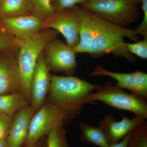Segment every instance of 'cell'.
<instances>
[{
    "instance_id": "obj_25",
    "label": "cell",
    "mask_w": 147,
    "mask_h": 147,
    "mask_svg": "<svg viewBox=\"0 0 147 147\" xmlns=\"http://www.w3.org/2000/svg\"><path fill=\"white\" fill-rule=\"evenodd\" d=\"M131 132L129 133L125 136L123 139H122L120 141L111 145L109 147H127L129 139H130V136H131Z\"/></svg>"
},
{
    "instance_id": "obj_7",
    "label": "cell",
    "mask_w": 147,
    "mask_h": 147,
    "mask_svg": "<svg viewBox=\"0 0 147 147\" xmlns=\"http://www.w3.org/2000/svg\"><path fill=\"white\" fill-rule=\"evenodd\" d=\"M44 50L48 68L68 74L74 73L77 67L76 53L73 47L58 40L48 42Z\"/></svg>"
},
{
    "instance_id": "obj_16",
    "label": "cell",
    "mask_w": 147,
    "mask_h": 147,
    "mask_svg": "<svg viewBox=\"0 0 147 147\" xmlns=\"http://www.w3.org/2000/svg\"><path fill=\"white\" fill-rule=\"evenodd\" d=\"M79 128L82 142L99 147H110L105 134L99 127L93 126L86 123H81Z\"/></svg>"
},
{
    "instance_id": "obj_22",
    "label": "cell",
    "mask_w": 147,
    "mask_h": 147,
    "mask_svg": "<svg viewBox=\"0 0 147 147\" xmlns=\"http://www.w3.org/2000/svg\"><path fill=\"white\" fill-rule=\"evenodd\" d=\"M88 0H56L55 11V13L63 12L73 8L77 4H84Z\"/></svg>"
},
{
    "instance_id": "obj_3",
    "label": "cell",
    "mask_w": 147,
    "mask_h": 147,
    "mask_svg": "<svg viewBox=\"0 0 147 147\" xmlns=\"http://www.w3.org/2000/svg\"><path fill=\"white\" fill-rule=\"evenodd\" d=\"M57 32L55 30L48 29L34 35L19 40L17 69L21 92L28 99L30 98L32 76L38 59L48 42L55 39Z\"/></svg>"
},
{
    "instance_id": "obj_24",
    "label": "cell",
    "mask_w": 147,
    "mask_h": 147,
    "mask_svg": "<svg viewBox=\"0 0 147 147\" xmlns=\"http://www.w3.org/2000/svg\"><path fill=\"white\" fill-rule=\"evenodd\" d=\"M11 122L10 116L0 114V139H6Z\"/></svg>"
},
{
    "instance_id": "obj_17",
    "label": "cell",
    "mask_w": 147,
    "mask_h": 147,
    "mask_svg": "<svg viewBox=\"0 0 147 147\" xmlns=\"http://www.w3.org/2000/svg\"><path fill=\"white\" fill-rule=\"evenodd\" d=\"M0 5V15L16 16L25 13L29 7L28 0H2Z\"/></svg>"
},
{
    "instance_id": "obj_21",
    "label": "cell",
    "mask_w": 147,
    "mask_h": 147,
    "mask_svg": "<svg viewBox=\"0 0 147 147\" xmlns=\"http://www.w3.org/2000/svg\"><path fill=\"white\" fill-rule=\"evenodd\" d=\"M125 44L127 49L131 55H136L142 59H147V38L134 43L125 42Z\"/></svg>"
},
{
    "instance_id": "obj_2",
    "label": "cell",
    "mask_w": 147,
    "mask_h": 147,
    "mask_svg": "<svg viewBox=\"0 0 147 147\" xmlns=\"http://www.w3.org/2000/svg\"><path fill=\"white\" fill-rule=\"evenodd\" d=\"M72 76H50L49 98L65 112L67 117L81 112L85 105L87 95L101 86Z\"/></svg>"
},
{
    "instance_id": "obj_6",
    "label": "cell",
    "mask_w": 147,
    "mask_h": 147,
    "mask_svg": "<svg viewBox=\"0 0 147 147\" xmlns=\"http://www.w3.org/2000/svg\"><path fill=\"white\" fill-rule=\"evenodd\" d=\"M66 118L65 112L53 102L43 105L32 117L25 147L35 146L43 135L48 134L55 127L62 126Z\"/></svg>"
},
{
    "instance_id": "obj_11",
    "label": "cell",
    "mask_w": 147,
    "mask_h": 147,
    "mask_svg": "<svg viewBox=\"0 0 147 147\" xmlns=\"http://www.w3.org/2000/svg\"><path fill=\"white\" fill-rule=\"evenodd\" d=\"M50 85L49 68L45 56L41 54L32 76L30 99L32 108L35 110L40 108L45 100Z\"/></svg>"
},
{
    "instance_id": "obj_12",
    "label": "cell",
    "mask_w": 147,
    "mask_h": 147,
    "mask_svg": "<svg viewBox=\"0 0 147 147\" xmlns=\"http://www.w3.org/2000/svg\"><path fill=\"white\" fill-rule=\"evenodd\" d=\"M3 23L17 39L26 38L39 32L43 28L44 21L34 15L5 16Z\"/></svg>"
},
{
    "instance_id": "obj_14",
    "label": "cell",
    "mask_w": 147,
    "mask_h": 147,
    "mask_svg": "<svg viewBox=\"0 0 147 147\" xmlns=\"http://www.w3.org/2000/svg\"><path fill=\"white\" fill-rule=\"evenodd\" d=\"M21 92V82L17 65L0 62V94Z\"/></svg>"
},
{
    "instance_id": "obj_20",
    "label": "cell",
    "mask_w": 147,
    "mask_h": 147,
    "mask_svg": "<svg viewBox=\"0 0 147 147\" xmlns=\"http://www.w3.org/2000/svg\"><path fill=\"white\" fill-rule=\"evenodd\" d=\"M47 147H68L62 126L55 127L48 133Z\"/></svg>"
},
{
    "instance_id": "obj_13",
    "label": "cell",
    "mask_w": 147,
    "mask_h": 147,
    "mask_svg": "<svg viewBox=\"0 0 147 147\" xmlns=\"http://www.w3.org/2000/svg\"><path fill=\"white\" fill-rule=\"evenodd\" d=\"M35 110L27 106L18 110L11 122L6 138L8 147H21L26 140L29 125Z\"/></svg>"
},
{
    "instance_id": "obj_4",
    "label": "cell",
    "mask_w": 147,
    "mask_h": 147,
    "mask_svg": "<svg viewBox=\"0 0 147 147\" xmlns=\"http://www.w3.org/2000/svg\"><path fill=\"white\" fill-rule=\"evenodd\" d=\"M86 100L94 104L96 101L103 102L109 107L133 113L135 116L147 118L146 100L137 95L129 93L109 82L87 95Z\"/></svg>"
},
{
    "instance_id": "obj_19",
    "label": "cell",
    "mask_w": 147,
    "mask_h": 147,
    "mask_svg": "<svg viewBox=\"0 0 147 147\" xmlns=\"http://www.w3.org/2000/svg\"><path fill=\"white\" fill-rule=\"evenodd\" d=\"M127 147H147V123L146 120L131 132Z\"/></svg>"
},
{
    "instance_id": "obj_9",
    "label": "cell",
    "mask_w": 147,
    "mask_h": 147,
    "mask_svg": "<svg viewBox=\"0 0 147 147\" xmlns=\"http://www.w3.org/2000/svg\"><path fill=\"white\" fill-rule=\"evenodd\" d=\"M107 76L115 79L117 86L126 89L145 100L147 99V74L144 71H137L130 73H118L105 69L98 65L90 76Z\"/></svg>"
},
{
    "instance_id": "obj_15",
    "label": "cell",
    "mask_w": 147,
    "mask_h": 147,
    "mask_svg": "<svg viewBox=\"0 0 147 147\" xmlns=\"http://www.w3.org/2000/svg\"><path fill=\"white\" fill-rule=\"evenodd\" d=\"M27 99L21 92L0 94V114L11 117L27 106Z\"/></svg>"
},
{
    "instance_id": "obj_10",
    "label": "cell",
    "mask_w": 147,
    "mask_h": 147,
    "mask_svg": "<svg viewBox=\"0 0 147 147\" xmlns=\"http://www.w3.org/2000/svg\"><path fill=\"white\" fill-rule=\"evenodd\" d=\"M145 120L137 116L129 119L122 116V119L117 121L112 115H107L99 121L98 127L105 134L110 146L123 139Z\"/></svg>"
},
{
    "instance_id": "obj_18",
    "label": "cell",
    "mask_w": 147,
    "mask_h": 147,
    "mask_svg": "<svg viewBox=\"0 0 147 147\" xmlns=\"http://www.w3.org/2000/svg\"><path fill=\"white\" fill-rule=\"evenodd\" d=\"M29 6L34 12V15L41 19H49L55 14L52 0H28Z\"/></svg>"
},
{
    "instance_id": "obj_1",
    "label": "cell",
    "mask_w": 147,
    "mask_h": 147,
    "mask_svg": "<svg viewBox=\"0 0 147 147\" xmlns=\"http://www.w3.org/2000/svg\"><path fill=\"white\" fill-rule=\"evenodd\" d=\"M74 9L80 19L79 41L74 48L76 53H86L96 57L112 54L135 61L124 41L127 37L137 41L135 30L111 24L82 7L76 5Z\"/></svg>"
},
{
    "instance_id": "obj_30",
    "label": "cell",
    "mask_w": 147,
    "mask_h": 147,
    "mask_svg": "<svg viewBox=\"0 0 147 147\" xmlns=\"http://www.w3.org/2000/svg\"><path fill=\"white\" fill-rule=\"evenodd\" d=\"M34 147H37L36 146H36H34Z\"/></svg>"
},
{
    "instance_id": "obj_26",
    "label": "cell",
    "mask_w": 147,
    "mask_h": 147,
    "mask_svg": "<svg viewBox=\"0 0 147 147\" xmlns=\"http://www.w3.org/2000/svg\"><path fill=\"white\" fill-rule=\"evenodd\" d=\"M7 46V42L3 37L0 36V51L5 49Z\"/></svg>"
},
{
    "instance_id": "obj_29",
    "label": "cell",
    "mask_w": 147,
    "mask_h": 147,
    "mask_svg": "<svg viewBox=\"0 0 147 147\" xmlns=\"http://www.w3.org/2000/svg\"><path fill=\"white\" fill-rule=\"evenodd\" d=\"M2 1V0H0V3H1V1Z\"/></svg>"
},
{
    "instance_id": "obj_23",
    "label": "cell",
    "mask_w": 147,
    "mask_h": 147,
    "mask_svg": "<svg viewBox=\"0 0 147 147\" xmlns=\"http://www.w3.org/2000/svg\"><path fill=\"white\" fill-rule=\"evenodd\" d=\"M142 9L144 12V17L141 24L136 28L135 31L137 35H139L144 38H147V0H142Z\"/></svg>"
},
{
    "instance_id": "obj_5",
    "label": "cell",
    "mask_w": 147,
    "mask_h": 147,
    "mask_svg": "<svg viewBox=\"0 0 147 147\" xmlns=\"http://www.w3.org/2000/svg\"><path fill=\"white\" fill-rule=\"evenodd\" d=\"M82 7L122 28H126L139 17L137 3L130 0H88Z\"/></svg>"
},
{
    "instance_id": "obj_27",
    "label": "cell",
    "mask_w": 147,
    "mask_h": 147,
    "mask_svg": "<svg viewBox=\"0 0 147 147\" xmlns=\"http://www.w3.org/2000/svg\"><path fill=\"white\" fill-rule=\"evenodd\" d=\"M0 147H8L6 139H0Z\"/></svg>"
},
{
    "instance_id": "obj_28",
    "label": "cell",
    "mask_w": 147,
    "mask_h": 147,
    "mask_svg": "<svg viewBox=\"0 0 147 147\" xmlns=\"http://www.w3.org/2000/svg\"><path fill=\"white\" fill-rule=\"evenodd\" d=\"M130 1H131L134 2L136 3H141L142 0H130Z\"/></svg>"
},
{
    "instance_id": "obj_8",
    "label": "cell",
    "mask_w": 147,
    "mask_h": 147,
    "mask_svg": "<svg viewBox=\"0 0 147 147\" xmlns=\"http://www.w3.org/2000/svg\"><path fill=\"white\" fill-rule=\"evenodd\" d=\"M43 28L52 29L62 35L66 44L74 48L79 41L80 19L74 9L58 13L44 22Z\"/></svg>"
}]
</instances>
